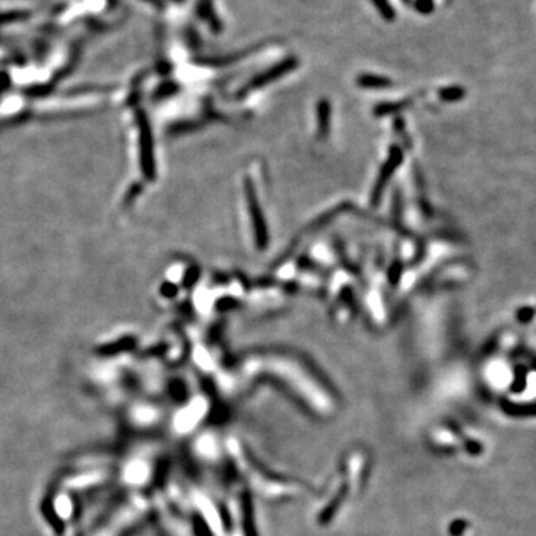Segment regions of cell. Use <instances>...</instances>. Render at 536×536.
<instances>
[{"mask_svg": "<svg viewBox=\"0 0 536 536\" xmlns=\"http://www.w3.org/2000/svg\"><path fill=\"white\" fill-rule=\"evenodd\" d=\"M416 9H419L422 14H428L432 11V0H417Z\"/></svg>", "mask_w": 536, "mask_h": 536, "instance_id": "obj_5", "label": "cell"}, {"mask_svg": "<svg viewBox=\"0 0 536 536\" xmlns=\"http://www.w3.org/2000/svg\"><path fill=\"white\" fill-rule=\"evenodd\" d=\"M146 2H149L151 5H154V6H157V8H160V9L164 8V2H163V0H146Z\"/></svg>", "mask_w": 536, "mask_h": 536, "instance_id": "obj_6", "label": "cell"}, {"mask_svg": "<svg viewBox=\"0 0 536 536\" xmlns=\"http://www.w3.org/2000/svg\"><path fill=\"white\" fill-rule=\"evenodd\" d=\"M374 8L377 9V12H379V15L384 19V21L391 23V21H395L396 18V11L395 8L391 5L389 0H371Z\"/></svg>", "mask_w": 536, "mask_h": 536, "instance_id": "obj_3", "label": "cell"}, {"mask_svg": "<svg viewBox=\"0 0 536 536\" xmlns=\"http://www.w3.org/2000/svg\"><path fill=\"white\" fill-rule=\"evenodd\" d=\"M402 2H404V3H407V5H409V3H411V0H402Z\"/></svg>", "mask_w": 536, "mask_h": 536, "instance_id": "obj_8", "label": "cell"}, {"mask_svg": "<svg viewBox=\"0 0 536 536\" xmlns=\"http://www.w3.org/2000/svg\"><path fill=\"white\" fill-rule=\"evenodd\" d=\"M173 2H175V3H179V5H182V3L186 2V0H173Z\"/></svg>", "mask_w": 536, "mask_h": 536, "instance_id": "obj_7", "label": "cell"}, {"mask_svg": "<svg viewBox=\"0 0 536 536\" xmlns=\"http://www.w3.org/2000/svg\"><path fill=\"white\" fill-rule=\"evenodd\" d=\"M296 64H298L296 58H294V57L285 58V60H282L280 63H277L276 66L267 69V71L262 72L261 75L255 76L252 81H251V84L247 85V88L253 89V88H260L262 85H267L268 82L274 81V79H279L280 76H283L286 73H289L291 71H294V69L296 67Z\"/></svg>", "mask_w": 536, "mask_h": 536, "instance_id": "obj_1", "label": "cell"}, {"mask_svg": "<svg viewBox=\"0 0 536 536\" xmlns=\"http://www.w3.org/2000/svg\"><path fill=\"white\" fill-rule=\"evenodd\" d=\"M357 84L365 88H382L389 85V81L382 76H374V75H362L357 79Z\"/></svg>", "mask_w": 536, "mask_h": 536, "instance_id": "obj_4", "label": "cell"}, {"mask_svg": "<svg viewBox=\"0 0 536 536\" xmlns=\"http://www.w3.org/2000/svg\"><path fill=\"white\" fill-rule=\"evenodd\" d=\"M197 15L208 26L213 33H221L224 30V24L221 18L217 17L213 0H198L197 2Z\"/></svg>", "mask_w": 536, "mask_h": 536, "instance_id": "obj_2", "label": "cell"}]
</instances>
